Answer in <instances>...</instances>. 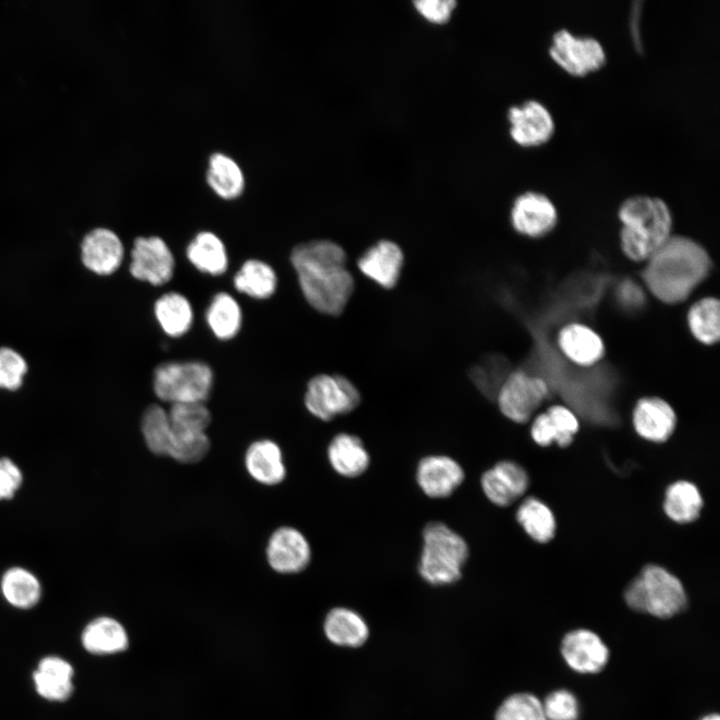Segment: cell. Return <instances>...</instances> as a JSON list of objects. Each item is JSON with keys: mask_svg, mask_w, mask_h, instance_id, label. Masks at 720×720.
<instances>
[{"mask_svg": "<svg viewBox=\"0 0 720 720\" xmlns=\"http://www.w3.org/2000/svg\"><path fill=\"white\" fill-rule=\"evenodd\" d=\"M209 448L210 440L206 433H184L172 429L168 456L178 462L192 464L202 460Z\"/></svg>", "mask_w": 720, "mask_h": 720, "instance_id": "38", "label": "cell"}, {"mask_svg": "<svg viewBox=\"0 0 720 720\" xmlns=\"http://www.w3.org/2000/svg\"><path fill=\"white\" fill-rule=\"evenodd\" d=\"M468 557V544L459 533L439 521L426 524L418 563V573L425 582L435 586L457 582Z\"/></svg>", "mask_w": 720, "mask_h": 720, "instance_id": "4", "label": "cell"}, {"mask_svg": "<svg viewBox=\"0 0 720 720\" xmlns=\"http://www.w3.org/2000/svg\"><path fill=\"white\" fill-rule=\"evenodd\" d=\"M141 432L147 448L159 456H168L172 428L168 411L158 404L149 405L141 418Z\"/></svg>", "mask_w": 720, "mask_h": 720, "instance_id": "36", "label": "cell"}, {"mask_svg": "<svg viewBox=\"0 0 720 720\" xmlns=\"http://www.w3.org/2000/svg\"><path fill=\"white\" fill-rule=\"evenodd\" d=\"M542 705L547 720H577L578 718L577 699L567 690L552 692Z\"/></svg>", "mask_w": 720, "mask_h": 720, "instance_id": "41", "label": "cell"}, {"mask_svg": "<svg viewBox=\"0 0 720 720\" xmlns=\"http://www.w3.org/2000/svg\"><path fill=\"white\" fill-rule=\"evenodd\" d=\"M624 598L627 605L638 612H645L643 586L640 576H637L626 588Z\"/></svg>", "mask_w": 720, "mask_h": 720, "instance_id": "44", "label": "cell"}, {"mask_svg": "<svg viewBox=\"0 0 720 720\" xmlns=\"http://www.w3.org/2000/svg\"><path fill=\"white\" fill-rule=\"evenodd\" d=\"M27 370V362L20 353L0 347V389L14 391L20 388Z\"/></svg>", "mask_w": 720, "mask_h": 720, "instance_id": "40", "label": "cell"}, {"mask_svg": "<svg viewBox=\"0 0 720 720\" xmlns=\"http://www.w3.org/2000/svg\"><path fill=\"white\" fill-rule=\"evenodd\" d=\"M123 258L124 246L114 231L99 227L84 236L81 260L91 272L101 276L111 275L121 266Z\"/></svg>", "mask_w": 720, "mask_h": 720, "instance_id": "15", "label": "cell"}, {"mask_svg": "<svg viewBox=\"0 0 720 720\" xmlns=\"http://www.w3.org/2000/svg\"><path fill=\"white\" fill-rule=\"evenodd\" d=\"M327 458L332 469L342 477L356 478L370 465V455L363 441L354 434L339 433L327 447Z\"/></svg>", "mask_w": 720, "mask_h": 720, "instance_id": "23", "label": "cell"}, {"mask_svg": "<svg viewBox=\"0 0 720 720\" xmlns=\"http://www.w3.org/2000/svg\"><path fill=\"white\" fill-rule=\"evenodd\" d=\"M73 668L64 659L57 656L43 658L33 680L38 694L50 701H65L73 692Z\"/></svg>", "mask_w": 720, "mask_h": 720, "instance_id": "24", "label": "cell"}, {"mask_svg": "<svg viewBox=\"0 0 720 720\" xmlns=\"http://www.w3.org/2000/svg\"><path fill=\"white\" fill-rule=\"evenodd\" d=\"M510 218L515 231L531 238H540L552 231L558 214L546 195L527 191L514 200Z\"/></svg>", "mask_w": 720, "mask_h": 720, "instance_id": "12", "label": "cell"}, {"mask_svg": "<svg viewBox=\"0 0 720 720\" xmlns=\"http://www.w3.org/2000/svg\"><path fill=\"white\" fill-rule=\"evenodd\" d=\"M83 647L91 654L109 655L124 651L128 647V636L124 627L110 617H99L83 630Z\"/></svg>", "mask_w": 720, "mask_h": 720, "instance_id": "26", "label": "cell"}, {"mask_svg": "<svg viewBox=\"0 0 720 720\" xmlns=\"http://www.w3.org/2000/svg\"><path fill=\"white\" fill-rule=\"evenodd\" d=\"M206 322L220 340L235 337L241 329L242 310L237 300L227 292L215 294L205 314Z\"/></svg>", "mask_w": 720, "mask_h": 720, "instance_id": "30", "label": "cell"}, {"mask_svg": "<svg viewBox=\"0 0 720 720\" xmlns=\"http://www.w3.org/2000/svg\"><path fill=\"white\" fill-rule=\"evenodd\" d=\"M633 425L642 438L664 442L674 431L676 414L665 400L655 396L644 397L634 407Z\"/></svg>", "mask_w": 720, "mask_h": 720, "instance_id": "19", "label": "cell"}, {"mask_svg": "<svg viewBox=\"0 0 720 720\" xmlns=\"http://www.w3.org/2000/svg\"><path fill=\"white\" fill-rule=\"evenodd\" d=\"M235 289L254 299H267L277 288L275 270L258 259L246 260L233 278Z\"/></svg>", "mask_w": 720, "mask_h": 720, "instance_id": "29", "label": "cell"}, {"mask_svg": "<svg viewBox=\"0 0 720 720\" xmlns=\"http://www.w3.org/2000/svg\"><path fill=\"white\" fill-rule=\"evenodd\" d=\"M153 311L159 326L170 337L183 336L192 326L193 308L190 301L181 293L162 294L155 301Z\"/></svg>", "mask_w": 720, "mask_h": 720, "instance_id": "28", "label": "cell"}, {"mask_svg": "<svg viewBox=\"0 0 720 720\" xmlns=\"http://www.w3.org/2000/svg\"><path fill=\"white\" fill-rule=\"evenodd\" d=\"M207 182L221 198L232 200L239 197L244 189V176L238 164L229 156L214 153L209 159Z\"/></svg>", "mask_w": 720, "mask_h": 720, "instance_id": "31", "label": "cell"}, {"mask_svg": "<svg viewBox=\"0 0 720 720\" xmlns=\"http://www.w3.org/2000/svg\"><path fill=\"white\" fill-rule=\"evenodd\" d=\"M324 633L329 641L338 646L359 647L368 638L367 623L360 614L346 607L329 611L324 620Z\"/></svg>", "mask_w": 720, "mask_h": 720, "instance_id": "25", "label": "cell"}, {"mask_svg": "<svg viewBox=\"0 0 720 720\" xmlns=\"http://www.w3.org/2000/svg\"><path fill=\"white\" fill-rule=\"evenodd\" d=\"M174 270L173 253L162 238L142 236L134 240L129 271L135 279L160 286L171 280Z\"/></svg>", "mask_w": 720, "mask_h": 720, "instance_id": "10", "label": "cell"}, {"mask_svg": "<svg viewBox=\"0 0 720 720\" xmlns=\"http://www.w3.org/2000/svg\"><path fill=\"white\" fill-rule=\"evenodd\" d=\"M18 466L9 458H0V500L12 498L22 484Z\"/></svg>", "mask_w": 720, "mask_h": 720, "instance_id": "43", "label": "cell"}, {"mask_svg": "<svg viewBox=\"0 0 720 720\" xmlns=\"http://www.w3.org/2000/svg\"><path fill=\"white\" fill-rule=\"evenodd\" d=\"M619 288V298L625 305L639 306L642 303L643 294L634 283H622Z\"/></svg>", "mask_w": 720, "mask_h": 720, "instance_id": "45", "label": "cell"}, {"mask_svg": "<svg viewBox=\"0 0 720 720\" xmlns=\"http://www.w3.org/2000/svg\"><path fill=\"white\" fill-rule=\"evenodd\" d=\"M578 429L576 415L567 407L554 405L534 419L531 436L540 446L556 442L558 446L566 447L571 444Z\"/></svg>", "mask_w": 720, "mask_h": 720, "instance_id": "22", "label": "cell"}, {"mask_svg": "<svg viewBox=\"0 0 720 720\" xmlns=\"http://www.w3.org/2000/svg\"><path fill=\"white\" fill-rule=\"evenodd\" d=\"M361 400L354 384L340 375L319 374L307 383L304 403L307 410L322 421L353 411Z\"/></svg>", "mask_w": 720, "mask_h": 720, "instance_id": "6", "label": "cell"}, {"mask_svg": "<svg viewBox=\"0 0 720 720\" xmlns=\"http://www.w3.org/2000/svg\"><path fill=\"white\" fill-rule=\"evenodd\" d=\"M290 261L306 301L318 312L340 314L354 289L342 247L330 240H312L295 246Z\"/></svg>", "mask_w": 720, "mask_h": 720, "instance_id": "1", "label": "cell"}, {"mask_svg": "<svg viewBox=\"0 0 720 720\" xmlns=\"http://www.w3.org/2000/svg\"><path fill=\"white\" fill-rule=\"evenodd\" d=\"M244 464L248 474L263 485H277L286 477L282 450L270 439L251 443L246 450Z\"/></svg>", "mask_w": 720, "mask_h": 720, "instance_id": "20", "label": "cell"}, {"mask_svg": "<svg viewBox=\"0 0 720 720\" xmlns=\"http://www.w3.org/2000/svg\"><path fill=\"white\" fill-rule=\"evenodd\" d=\"M167 411L171 427L177 432L206 433L211 422V413L202 402L173 404Z\"/></svg>", "mask_w": 720, "mask_h": 720, "instance_id": "37", "label": "cell"}, {"mask_svg": "<svg viewBox=\"0 0 720 720\" xmlns=\"http://www.w3.org/2000/svg\"><path fill=\"white\" fill-rule=\"evenodd\" d=\"M186 257L200 272L218 276L228 268V254L223 241L213 232L202 231L190 241Z\"/></svg>", "mask_w": 720, "mask_h": 720, "instance_id": "27", "label": "cell"}, {"mask_svg": "<svg viewBox=\"0 0 720 720\" xmlns=\"http://www.w3.org/2000/svg\"><path fill=\"white\" fill-rule=\"evenodd\" d=\"M495 720H547L543 705L528 693L509 696L498 708Z\"/></svg>", "mask_w": 720, "mask_h": 720, "instance_id": "39", "label": "cell"}, {"mask_svg": "<svg viewBox=\"0 0 720 720\" xmlns=\"http://www.w3.org/2000/svg\"><path fill=\"white\" fill-rule=\"evenodd\" d=\"M639 576L643 586L645 612L667 618L686 606L687 598L682 583L666 569L648 565Z\"/></svg>", "mask_w": 720, "mask_h": 720, "instance_id": "9", "label": "cell"}, {"mask_svg": "<svg viewBox=\"0 0 720 720\" xmlns=\"http://www.w3.org/2000/svg\"><path fill=\"white\" fill-rule=\"evenodd\" d=\"M690 332L702 344L713 345L720 338V303L715 297L701 298L688 311Z\"/></svg>", "mask_w": 720, "mask_h": 720, "instance_id": "34", "label": "cell"}, {"mask_svg": "<svg viewBox=\"0 0 720 720\" xmlns=\"http://www.w3.org/2000/svg\"><path fill=\"white\" fill-rule=\"evenodd\" d=\"M1 590L12 606L21 609L33 607L41 596L39 580L22 567H12L3 574Z\"/></svg>", "mask_w": 720, "mask_h": 720, "instance_id": "33", "label": "cell"}, {"mask_svg": "<svg viewBox=\"0 0 720 720\" xmlns=\"http://www.w3.org/2000/svg\"><path fill=\"white\" fill-rule=\"evenodd\" d=\"M311 557L310 543L294 527H279L269 537L266 558L269 566L278 573H299L309 565Z\"/></svg>", "mask_w": 720, "mask_h": 720, "instance_id": "11", "label": "cell"}, {"mask_svg": "<svg viewBox=\"0 0 720 720\" xmlns=\"http://www.w3.org/2000/svg\"><path fill=\"white\" fill-rule=\"evenodd\" d=\"M618 217L621 249L633 261H647L672 236V215L660 198L632 196L623 201Z\"/></svg>", "mask_w": 720, "mask_h": 720, "instance_id": "3", "label": "cell"}, {"mask_svg": "<svg viewBox=\"0 0 720 720\" xmlns=\"http://www.w3.org/2000/svg\"><path fill=\"white\" fill-rule=\"evenodd\" d=\"M510 135L519 145L530 147L547 142L554 132L550 111L537 100L511 106L507 112Z\"/></svg>", "mask_w": 720, "mask_h": 720, "instance_id": "13", "label": "cell"}, {"mask_svg": "<svg viewBox=\"0 0 720 720\" xmlns=\"http://www.w3.org/2000/svg\"><path fill=\"white\" fill-rule=\"evenodd\" d=\"M465 472L459 462L448 455L434 454L420 459L416 482L429 498H447L463 483Z\"/></svg>", "mask_w": 720, "mask_h": 720, "instance_id": "14", "label": "cell"}, {"mask_svg": "<svg viewBox=\"0 0 720 720\" xmlns=\"http://www.w3.org/2000/svg\"><path fill=\"white\" fill-rule=\"evenodd\" d=\"M549 54L560 67L575 76L595 71L606 61L603 46L596 38L573 35L567 29L553 34Z\"/></svg>", "mask_w": 720, "mask_h": 720, "instance_id": "8", "label": "cell"}, {"mask_svg": "<svg viewBox=\"0 0 720 720\" xmlns=\"http://www.w3.org/2000/svg\"><path fill=\"white\" fill-rule=\"evenodd\" d=\"M702 720H720L717 714H710L704 717Z\"/></svg>", "mask_w": 720, "mask_h": 720, "instance_id": "46", "label": "cell"}, {"mask_svg": "<svg viewBox=\"0 0 720 720\" xmlns=\"http://www.w3.org/2000/svg\"><path fill=\"white\" fill-rule=\"evenodd\" d=\"M357 265L366 277L381 287L392 288L400 277L403 253L396 243L381 240L360 256Z\"/></svg>", "mask_w": 720, "mask_h": 720, "instance_id": "18", "label": "cell"}, {"mask_svg": "<svg viewBox=\"0 0 720 720\" xmlns=\"http://www.w3.org/2000/svg\"><path fill=\"white\" fill-rule=\"evenodd\" d=\"M561 652L567 664L581 673L601 670L608 660V649L602 640L588 630L568 633L561 645Z\"/></svg>", "mask_w": 720, "mask_h": 720, "instance_id": "17", "label": "cell"}, {"mask_svg": "<svg viewBox=\"0 0 720 720\" xmlns=\"http://www.w3.org/2000/svg\"><path fill=\"white\" fill-rule=\"evenodd\" d=\"M549 393L546 382L523 370L507 375L496 400L501 413L516 423L527 422Z\"/></svg>", "mask_w": 720, "mask_h": 720, "instance_id": "7", "label": "cell"}, {"mask_svg": "<svg viewBox=\"0 0 720 720\" xmlns=\"http://www.w3.org/2000/svg\"><path fill=\"white\" fill-rule=\"evenodd\" d=\"M214 375L201 361H170L153 372V390L157 398L173 404L202 402L209 397Z\"/></svg>", "mask_w": 720, "mask_h": 720, "instance_id": "5", "label": "cell"}, {"mask_svg": "<svg viewBox=\"0 0 720 720\" xmlns=\"http://www.w3.org/2000/svg\"><path fill=\"white\" fill-rule=\"evenodd\" d=\"M516 520L536 542L546 543L554 536V515L546 504L536 498H528L522 502L516 512Z\"/></svg>", "mask_w": 720, "mask_h": 720, "instance_id": "35", "label": "cell"}, {"mask_svg": "<svg viewBox=\"0 0 720 720\" xmlns=\"http://www.w3.org/2000/svg\"><path fill=\"white\" fill-rule=\"evenodd\" d=\"M712 267L705 248L684 236H671L648 260L642 278L648 290L666 304L688 298Z\"/></svg>", "mask_w": 720, "mask_h": 720, "instance_id": "2", "label": "cell"}, {"mask_svg": "<svg viewBox=\"0 0 720 720\" xmlns=\"http://www.w3.org/2000/svg\"><path fill=\"white\" fill-rule=\"evenodd\" d=\"M480 484L484 495L491 503L506 507L526 492L529 479L522 466L513 461L503 460L482 474Z\"/></svg>", "mask_w": 720, "mask_h": 720, "instance_id": "16", "label": "cell"}, {"mask_svg": "<svg viewBox=\"0 0 720 720\" xmlns=\"http://www.w3.org/2000/svg\"><path fill=\"white\" fill-rule=\"evenodd\" d=\"M702 506L703 500L698 488L689 481L674 482L666 490L664 511L677 523L683 524L695 520Z\"/></svg>", "mask_w": 720, "mask_h": 720, "instance_id": "32", "label": "cell"}, {"mask_svg": "<svg viewBox=\"0 0 720 720\" xmlns=\"http://www.w3.org/2000/svg\"><path fill=\"white\" fill-rule=\"evenodd\" d=\"M416 10L428 21L442 24L449 20L456 6L453 0H420L414 2Z\"/></svg>", "mask_w": 720, "mask_h": 720, "instance_id": "42", "label": "cell"}, {"mask_svg": "<svg viewBox=\"0 0 720 720\" xmlns=\"http://www.w3.org/2000/svg\"><path fill=\"white\" fill-rule=\"evenodd\" d=\"M558 345L569 360L580 366L595 364L605 353L600 335L580 323L564 326L558 334Z\"/></svg>", "mask_w": 720, "mask_h": 720, "instance_id": "21", "label": "cell"}]
</instances>
